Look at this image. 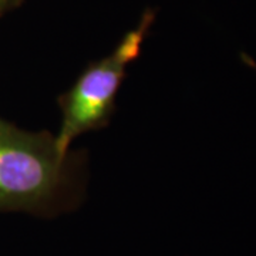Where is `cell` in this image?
I'll use <instances>...</instances> for the list:
<instances>
[{"label": "cell", "mask_w": 256, "mask_h": 256, "mask_svg": "<svg viewBox=\"0 0 256 256\" xmlns=\"http://www.w3.org/2000/svg\"><path fill=\"white\" fill-rule=\"evenodd\" d=\"M68 156L54 136L30 132L0 118V210H47L67 184Z\"/></svg>", "instance_id": "6da1fadb"}, {"label": "cell", "mask_w": 256, "mask_h": 256, "mask_svg": "<svg viewBox=\"0 0 256 256\" xmlns=\"http://www.w3.org/2000/svg\"><path fill=\"white\" fill-rule=\"evenodd\" d=\"M154 18L152 10L146 12L137 26L121 38L118 46L108 56L88 66L73 87L60 97L62 126L54 138L63 156H68L76 138L107 124L128 66L140 56Z\"/></svg>", "instance_id": "7a4b0ae2"}, {"label": "cell", "mask_w": 256, "mask_h": 256, "mask_svg": "<svg viewBox=\"0 0 256 256\" xmlns=\"http://www.w3.org/2000/svg\"><path fill=\"white\" fill-rule=\"evenodd\" d=\"M24 0H0V18L12 10L18 9Z\"/></svg>", "instance_id": "3957f363"}, {"label": "cell", "mask_w": 256, "mask_h": 256, "mask_svg": "<svg viewBox=\"0 0 256 256\" xmlns=\"http://www.w3.org/2000/svg\"><path fill=\"white\" fill-rule=\"evenodd\" d=\"M242 60H244V62H246V63L249 64L250 67H254V68L256 70V63L254 62V60H252V58H250V57H248L246 54H242Z\"/></svg>", "instance_id": "277c9868"}]
</instances>
